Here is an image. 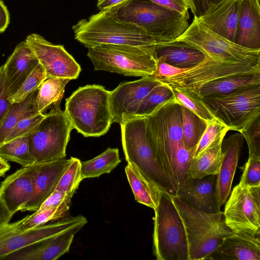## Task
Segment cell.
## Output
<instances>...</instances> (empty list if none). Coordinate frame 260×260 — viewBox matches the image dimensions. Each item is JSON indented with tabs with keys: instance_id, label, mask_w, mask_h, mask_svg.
<instances>
[{
	"instance_id": "obj_1",
	"label": "cell",
	"mask_w": 260,
	"mask_h": 260,
	"mask_svg": "<svg viewBox=\"0 0 260 260\" xmlns=\"http://www.w3.org/2000/svg\"><path fill=\"white\" fill-rule=\"evenodd\" d=\"M113 17L134 24L156 43L175 41L188 27V12L181 14L150 0H127L105 11Z\"/></svg>"
},
{
	"instance_id": "obj_2",
	"label": "cell",
	"mask_w": 260,
	"mask_h": 260,
	"mask_svg": "<svg viewBox=\"0 0 260 260\" xmlns=\"http://www.w3.org/2000/svg\"><path fill=\"white\" fill-rule=\"evenodd\" d=\"M147 137L156 160L177 191L175 159L184 145L180 104L175 98L145 116Z\"/></svg>"
},
{
	"instance_id": "obj_3",
	"label": "cell",
	"mask_w": 260,
	"mask_h": 260,
	"mask_svg": "<svg viewBox=\"0 0 260 260\" xmlns=\"http://www.w3.org/2000/svg\"><path fill=\"white\" fill-rule=\"evenodd\" d=\"M110 93L101 85H87L67 99L64 112L73 128L85 137L108 132L112 123Z\"/></svg>"
},
{
	"instance_id": "obj_4",
	"label": "cell",
	"mask_w": 260,
	"mask_h": 260,
	"mask_svg": "<svg viewBox=\"0 0 260 260\" xmlns=\"http://www.w3.org/2000/svg\"><path fill=\"white\" fill-rule=\"evenodd\" d=\"M171 198L185 226L189 260L206 259L226 238L235 234L226 225L223 212H203L177 197Z\"/></svg>"
},
{
	"instance_id": "obj_5",
	"label": "cell",
	"mask_w": 260,
	"mask_h": 260,
	"mask_svg": "<svg viewBox=\"0 0 260 260\" xmlns=\"http://www.w3.org/2000/svg\"><path fill=\"white\" fill-rule=\"evenodd\" d=\"M123 150L127 163L161 192L176 197V191L158 163L149 143L145 117H132L120 124Z\"/></svg>"
},
{
	"instance_id": "obj_6",
	"label": "cell",
	"mask_w": 260,
	"mask_h": 260,
	"mask_svg": "<svg viewBox=\"0 0 260 260\" xmlns=\"http://www.w3.org/2000/svg\"><path fill=\"white\" fill-rule=\"evenodd\" d=\"M75 38L87 48L102 44L150 47L156 42L132 23L118 20L105 11L79 20L72 27Z\"/></svg>"
},
{
	"instance_id": "obj_7",
	"label": "cell",
	"mask_w": 260,
	"mask_h": 260,
	"mask_svg": "<svg viewBox=\"0 0 260 260\" xmlns=\"http://www.w3.org/2000/svg\"><path fill=\"white\" fill-rule=\"evenodd\" d=\"M154 211L153 252L157 260H189L182 219L171 196L161 192Z\"/></svg>"
},
{
	"instance_id": "obj_8",
	"label": "cell",
	"mask_w": 260,
	"mask_h": 260,
	"mask_svg": "<svg viewBox=\"0 0 260 260\" xmlns=\"http://www.w3.org/2000/svg\"><path fill=\"white\" fill-rule=\"evenodd\" d=\"M155 47L102 44L88 48L87 55L95 71L143 77L156 71Z\"/></svg>"
},
{
	"instance_id": "obj_9",
	"label": "cell",
	"mask_w": 260,
	"mask_h": 260,
	"mask_svg": "<svg viewBox=\"0 0 260 260\" xmlns=\"http://www.w3.org/2000/svg\"><path fill=\"white\" fill-rule=\"evenodd\" d=\"M200 98L214 117L229 131L240 133L260 116V84Z\"/></svg>"
},
{
	"instance_id": "obj_10",
	"label": "cell",
	"mask_w": 260,
	"mask_h": 260,
	"mask_svg": "<svg viewBox=\"0 0 260 260\" xmlns=\"http://www.w3.org/2000/svg\"><path fill=\"white\" fill-rule=\"evenodd\" d=\"M13 215L0 201V260H4L10 254L24 247L74 228L83 227L87 222L86 218L82 215L66 216L55 222L23 230L18 228L23 218L10 222Z\"/></svg>"
},
{
	"instance_id": "obj_11",
	"label": "cell",
	"mask_w": 260,
	"mask_h": 260,
	"mask_svg": "<svg viewBox=\"0 0 260 260\" xmlns=\"http://www.w3.org/2000/svg\"><path fill=\"white\" fill-rule=\"evenodd\" d=\"M176 40L186 43L205 56L223 62L260 64V49L242 47L214 32L195 17L187 29Z\"/></svg>"
},
{
	"instance_id": "obj_12",
	"label": "cell",
	"mask_w": 260,
	"mask_h": 260,
	"mask_svg": "<svg viewBox=\"0 0 260 260\" xmlns=\"http://www.w3.org/2000/svg\"><path fill=\"white\" fill-rule=\"evenodd\" d=\"M59 101L40 123L35 133L28 137L29 152L36 162L64 158L73 128Z\"/></svg>"
},
{
	"instance_id": "obj_13",
	"label": "cell",
	"mask_w": 260,
	"mask_h": 260,
	"mask_svg": "<svg viewBox=\"0 0 260 260\" xmlns=\"http://www.w3.org/2000/svg\"><path fill=\"white\" fill-rule=\"evenodd\" d=\"M260 73V64L230 63L206 56L196 66L170 77L157 79L171 86L188 88L193 92L203 85L220 78L241 74Z\"/></svg>"
},
{
	"instance_id": "obj_14",
	"label": "cell",
	"mask_w": 260,
	"mask_h": 260,
	"mask_svg": "<svg viewBox=\"0 0 260 260\" xmlns=\"http://www.w3.org/2000/svg\"><path fill=\"white\" fill-rule=\"evenodd\" d=\"M225 204V221L233 232L260 235V185L239 182Z\"/></svg>"
},
{
	"instance_id": "obj_15",
	"label": "cell",
	"mask_w": 260,
	"mask_h": 260,
	"mask_svg": "<svg viewBox=\"0 0 260 260\" xmlns=\"http://www.w3.org/2000/svg\"><path fill=\"white\" fill-rule=\"evenodd\" d=\"M30 49L44 69L47 79H77L81 71L80 66L61 45H54L42 36L32 34L25 40Z\"/></svg>"
},
{
	"instance_id": "obj_16",
	"label": "cell",
	"mask_w": 260,
	"mask_h": 260,
	"mask_svg": "<svg viewBox=\"0 0 260 260\" xmlns=\"http://www.w3.org/2000/svg\"><path fill=\"white\" fill-rule=\"evenodd\" d=\"M160 82L153 75L142 77L140 79L120 83L110 91V108L112 123L119 124L131 116L142 100Z\"/></svg>"
},
{
	"instance_id": "obj_17",
	"label": "cell",
	"mask_w": 260,
	"mask_h": 260,
	"mask_svg": "<svg viewBox=\"0 0 260 260\" xmlns=\"http://www.w3.org/2000/svg\"><path fill=\"white\" fill-rule=\"evenodd\" d=\"M62 158L54 161L35 162L30 165L34 176V190L21 211H36L54 191L61 177L71 162Z\"/></svg>"
},
{
	"instance_id": "obj_18",
	"label": "cell",
	"mask_w": 260,
	"mask_h": 260,
	"mask_svg": "<svg viewBox=\"0 0 260 260\" xmlns=\"http://www.w3.org/2000/svg\"><path fill=\"white\" fill-rule=\"evenodd\" d=\"M244 138L237 133L223 140L221 148L223 159L218 174L216 175L215 197L217 207L220 210L232 191V185L241 155Z\"/></svg>"
},
{
	"instance_id": "obj_19",
	"label": "cell",
	"mask_w": 260,
	"mask_h": 260,
	"mask_svg": "<svg viewBox=\"0 0 260 260\" xmlns=\"http://www.w3.org/2000/svg\"><path fill=\"white\" fill-rule=\"evenodd\" d=\"M79 226L56 236L45 239L6 256L4 260H55L69 251Z\"/></svg>"
},
{
	"instance_id": "obj_20",
	"label": "cell",
	"mask_w": 260,
	"mask_h": 260,
	"mask_svg": "<svg viewBox=\"0 0 260 260\" xmlns=\"http://www.w3.org/2000/svg\"><path fill=\"white\" fill-rule=\"evenodd\" d=\"M34 190L30 166L22 167L8 176L0 184V201L11 214L21 211Z\"/></svg>"
},
{
	"instance_id": "obj_21",
	"label": "cell",
	"mask_w": 260,
	"mask_h": 260,
	"mask_svg": "<svg viewBox=\"0 0 260 260\" xmlns=\"http://www.w3.org/2000/svg\"><path fill=\"white\" fill-rule=\"evenodd\" d=\"M216 175L201 178L188 177L183 185L179 187L176 197L200 211L217 213L220 210L215 197Z\"/></svg>"
},
{
	"instance_id": "obj_22",
	"label": "cell",
	"mask_w": 260,
	"mask_h": 260,
	"mask_svg": "<svg viewBox=\"0 0 260 260\" xmlns=\"http://www.w3.org/2000/svg\"><path fill=\"white\" fill-rule=\"evenodd\" d=\"M206 259L260 260V235L235 233L226 238Z\"/></svg>"
},
{
	"instance_id": "obj_23",
	"label": "cell",
	"mask_w": 260,
	"mask_h": 260,
	"mask_svg": "<svg viewBox=\"0 0 260 260\" xmlns=\"http://www.w3.org/2000/svg\"><path fill=\"white\" fill-rule=\"evenodd\" d=\"M39 63L38 59L25 40L15 47L3 65L8 98L19 89Z\"/></svg>"
},
{
	"instance_id": "obj_24",
	"label": "cell",
	"mask_w": 260,
	"mask_h": 260,
	"mask_svg": "<svg viewBox=\"0 0 260 260\" xmlns=\"http://www.w3.org/2000/svg\"><path fill=\"white\" fill-rule=\"evenodd\" d=\"M240 0H223L198 18L205 27L234 42L237 30Z\"/></svg>"
},
{
	"instance_id": "obj_25",
	"label": "cell",
	"mask_w": 260,
	"mask_h": 260,
	"mask_svg": "<svg viewBox=\"0 0 260 260\" xmlns=\"http://www.w3.org/2000/svg\"><path fill=\"white\" fill-rule=\"evenodd\" d=\"M234 42L246 48L260 49L259 0H240Z\"/></svg>"
},
{
	"instance_id": "obj_26",
	"label": "cell",
	"mask_w": 260,
	"mask_h": 260,
	"mask_svg": "<svg viewBox=\"0 0 260 260\" xmlns=\"http://www.w3.org/2000/svg\"><path fill=\"white\" fill-rule=\"evenodd\" d=\"M155 56L157 61L185 69L196 66L205 57L204 53L199 50L186 43L177 40L156 44Z\"/></svg>"
},
{
	"instance_id": "obj_27",
	"label": "cell",
	"mask_w": 260,
	"mask_h": 260,
	"mask_svg": "<svg viewBox=\"0 0 260 260\" xmlns=\"http://www.w3.org/2000/svg\"><path fill=\"white\" fill-rule=\"evenodd\" d=\"M224 137H219L198 157L193 159L188 177L201 178L218 174L224 157L221 145Z\"/></svg>"
},
{
	"instance_id": "obj_28",
	"label": "cell",
	"mask_w": 260,
	"mask_h": 260,
	"mask_svg": "<svg viewBox=\"0 0 260 260\" xmlns=\"http://www.w3.org/2000/svg\"><path fill=\"white\" fill-rule=\"evenodd\" d=\"M125 172L135 200L154 210L161 191L144 177L133 164L127 163Z\"/></svg>"
},
{
	"instance_id": "obj_29",
	"label": "cell",
	"mask_w": 260,
	"mask_h": 260,
	"mask_svg": "<svg viewBox=\"0 0 260 260\" xmlns=\"http://www.w3.org/2000/svg\"><path fill=\"white\" fill-rule=\"evenodd\" d=\"M260 84V73L231 76L209 82L195 93L200 97L226 94L240 88Z\"/></svg>"
},
{
	"instance_id": "obj_30",
	"label": "cell",
	"mask_w": 260,
	"mask_h": 260,
	"mask_svg": "<svg viewBox=\"0 0 260 260\" xmlns=\"http://www.w3.org/2000/svg\"><path fill=\"white\" fill-rule=\"evenodd\" d=\"M38 90L30 93L23 101L14 103L0 124V145L16 124L22 119L39 113L37 106Z\"/></svg>"
},
{
	"instance_id": "obj_31",
	"label": "cell",
	"mask_w": 260,
	"mask_h": 260,
	"mask_svg": "<svg viewBox=\"0 0 260 260\" xmlns=\"http://www.w3.org/2000/svg\"><path fill=\"white\" fill-rule=\"evenodd\" d=\"M120 162L118 149L108 148L97 156L81 162L82 178L99 177L104 174H108Z\"/></svg>"
},
{
	"instance_id": "obj_32",
	"label": "cell",
	"mask_w": 260,
	"mask_h": 260,
	"mask_svg": "<svg viewBox=\"0 0 260 260\" xmlns=\"http://www.w3.org/2000/svg\"><path fill=\"white\" fill-rule=\"evenodd\" d=\"M71 80L62 78L46 79L38 89L37 106L38 112L43 113L52 105L60 101L67 83Z\"/></svg>"
},
{
	"instance_id": "obj_33",
	"label": "cell",
	"mask_w": 260,
	"mask_h": 260,
	"mask_svg": "<svg viewBox=\"0 0 260 260\" xmlns=\"http://www.w3.org/2000/svg\"><path fill=\"white\" fill-rule=\"evenodd\" d=\"M183 141L185 147H196L207 126V121L180 105Z\"/></svg>"
},
{
	"instance_id": "obj_34",
	"label": "cell",
	"mask_w": 260,
	"mask_h": 260,
	"mask_svg": "<svg viewBox=\"0 0 260 260\" xmlns=\"http://www.w3.org/2000/svg\"><path fill=\"white\" fill-rule=\"evenodd\" d=\"M0 157L7 161H13L22 167L36 162L29 152L28 137L13 139L0 145Z\"/></svg>"
},
{
	"instance_id": "obj_35",
	"label": "cell",
	"mask_w": 260,
	"mask_h": 260,
	"mask_svg": "<svg viewBox=\"0 0 260 260\" xmlns=\"http://www.w3.org/2000/svg\"><path fill=\"white\" fill-rule=\"evenodd\" d=\"M174 97L171 87L162 83L150 91L139 104L133 114L128 118L146 116L159 106Z\"/></svg>"
},
{
	"instance_id": "obj_36",
	"label": "cell",
	"mask_w": 260,
	"mask_h": 260,
	"mask_svg": "<svg viewBox=\"0 0 260 260\" xmlns=\"http://www.w3.org/2000/svg\"><path fill=\"white\" fill-rule=\"evenodd\" d=\"M175 98L181 105L187 108L207 122L216 119L200 97L188 88L170 86Z\"/></svg>"
},
{
	"instance_id": "obj_37",
	"label": "cell",
	"mask_w": 260,
	"mask_h": 260,
	"mask_svg": "<svg viewBox=\"0 0 260 260\" xmlns=\"http://www.w3.org/2000/svg\"><path fill=\"white\" fill-rule=\"evenodd\" d=\"M70 206H62L43 210L38 209L33 214L23 218L18 228L23 230L35 228L60 219L65 216Z\"/></svg>"
},
{
	"instance_id": "obj_38",
	"label": "cell",
	"mask_w": 260,
	"mask_h": 260,
	"mask_svg": "<svg viewBox=\"0 0 260 260\" xmlns=\"http://www.w3.org/2000/svg\"><path fill=\"white\" fill-rule=\"evenodd\" d=\"M46 79V72L39 63L28 75L19 89L8 98L9 102L14 104L23 101L30 93L38 90Z\"/></svg>"
},
{
	"instance_id": "obj_39",
	"label": "cell",
	"mask_w": 260,
	"mask_h": 260,
	"mask_svg": "<svg viewBox=\"0 0 260 260\" xmlns=\"http://www.w3.org/2000/svg\"><path fill=\"white\" fill-rule=\"evenodd\" d=\"M71 158V163L61 177L55 190L73 197L83 179L81 173V161L76 157H72Z\"/></svg>"
},
{
	"instance_id": "obj_40",
	"label": "cell",
	"mask_w": 260,
	"mask_h": 260,
	"mask_svg": "<svg viewBox=\"0 0 260 260\" xmlns=\"http://www.w3.org/2000/svg\"><path fill=\"white\" fill-rule=\"evenodd\" d=\"M229 128L216 119L207 122L206 128L196 147L193 159L198 157L214 141L225 136Z\"/></svg>"
},
{
	"instance_id": "obj_41",
	"label": "cell",
	"mask_w": 260,
	"mask_h": 260,
	"mask_svg": "<svg viewBox=\"0 0 260 260\" xmlns=\"http://www.w3.org/2000/svg\"><path fill=\"white\" fill-rule=\"evenodd\" d=\"M44 117L45 114L38 113L22 119L11 131L4 143L34 134Z\"/></svg>"
},
{
	"instance_id": "obj_42",
	"label": "cell",
	"mask_w": 260,
	"mask_h": 260,
	"mask_svg": "<svg viewBox=\"0 0 260 260\" xmlns=\"http://www.w3.org/2000/svg\"><path fill=\"white\" fill-rule=\"evenodd\" d=\"M245 186L260 185V156L251 155L243 167V173L239 182Z\"/></svg>"
},
{
	"instance_id": "obj_43",
	"label": "cell",
	"mask_w": 260,
	"mask_h": 260,
	"mask_svg": "<svg viewBox=\"0 0 260 260\" xmlns=\"http://www.w3.org/2000/svg\"><path fill=\"white\" fill-rule=\"evenodd\" d=\"M240 133L247 144L249 156H260V116L256 117Z\"/></svg>"
},
{
	"instance_id": "obj_44",
	"label": "cell",
	"mask_w": 260,
	"mask_h": 260,
	"mask_svg": "<svg viewBox=\"0 0 260 260\" xmlns=\"http://www.w3.org/2000/svg\"><path fill=\"white\" fill-rule=\"evenodd\" d=\"M72 198L71 196L65 192L54 190L43 202L38 209L43 210L62 206H70Z\"/></svg>"
},
{
	"instance_id": "obj_45",
	"label": "cell",
	"mask_w": 260,
	"mask_h": 260,
	"mask_svg": "<svg viewBox=\"0 0 260 260\" xmlns=\"http://www.w3.org/2000/svg\"><path fill=\"white\" fill-rule=\"evenodd\" d=\"M12 104L8 100L7 83L3 65L0 67V124Z\"/></svg>"
},
{
	"instance_id": "obj_46",
	"label": "cell",
	"mask_w": 260,
	"mask_h": 260,
	"mask_svg": "<svg viewBox=\"0 0 260 260\" xmlns=\"http://www.w3.org/2000/svg\"><path fill=\"white\" fill-rule=\"evenodd\" d=\"M223 0H186L194 17L199 18L209 9Z\"/></svg>"
},
{
	"instance_id": "obj_47",
	"label": "cell",
	"mask_w": 260,
	"mask_h": 260,
	"mask_svg": "<svg viewBox=\"0 0 260 260\" xmlns=\"http://www.w3.org/2000/svg\"><path fill=\"white\" fill-rule=\"evenodd\" d=\"M188 69H179L169 64L156 60V69L153 75L157 79L170 77L181 73Z\"/></svg>"
},
{
	"instance_id": "obj_48",
	"label": "cell",
	"mask_w": 260,
	"mask_h": 260,
	"mask_svg": "<svg viewBox=\"0 0 260 260\" xmlns=\"http://www.w3.org/2000/svg\"><path fill=\"white\" fill-rule=\"evenodd\" d=\"M152 2L168 9L181 14L188 13L189 7L186 0H150Z\"/></svg>"
},
{
	"instance_id": "obj_49",
	"label": "cell",
	"mask_w": 260,
	"mask_h": 260,
	"mask_svg": "<svg viewBox=\"0 0 260 260\" xmlns=\"http://www.w3.org/2000/svg\"><path fill=\"white\" fill-rule=\"evenodd\" d=\"M10 22V15L8 10L0 0V33L5 31Z\"/></svg>"
},
{
	"instance_id": "obj_50",
	"label": "cell",
	"mask_w": 260,
	"mask_h": 260,
	"mask_svg": "<svg viewBox=\"0 0 260 260\" xmlns=\"http://www.w3.org/2000/svg\"><path fill=\"white\" fill-rule=\"evenodd\" d=\"M127 0H98L97 8L100 11L106 10Z\"/></svg>"
},
{
	"instance_id": "obj_51",
	"label": "cell",
	"mask_w": 260,
	"mask_h": 260,
	"mask_svg": "<svg viewBox=\"0 0 260 260\" xmlns=\"http://www.w3.org/2000/svg\"><path fill=\"white\" fill-rule=\"evenodd\" d=\"M10 169V165L8 161L0 157V177L4 176Z\"/></svg>"
}]
</instances>
